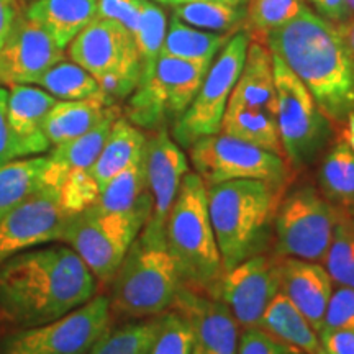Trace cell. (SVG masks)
I'll return each instance as SVG.
<instances>
[{
    "label": "cell",
    "instance_id": "cell-1",
    "mask_svg": "<svg viewBox=\"0 0 354 354\" xmlns=\"http://www.w3.org/2000/svg\"><path fill=\"white\" fill-rule=\"evenodd\" d=\"M95 290L97 279L71 246L26 250L0 264V310L25 328L64 317Z\"/></svg>",
    "mask_w": 354,
    "mask_h": 354
},
{
    "label": "cell",
    "instance_id": "cell-2",
    "mask_svg": "<svg viewBox=\"0 0 354 354\" xmlns=\"http://www.w3.org/2000/svg\"><path fill=\"white\" fill-rule=\"evenodd\" d=\"M264 41L305 84L326 118L344 120L354 112V57L338 26L305 6Z\"/></svg>",
    "mask_w": 354,
    "mask_h": 354
},
{
    "label": "cell",
    "instance_id": "cell-3",
    "mask_svg": "<svg viewBox=\"0 0 354 354\" xmlns=\"http://www.w3.org/2000/svg\"><path fill=\"white\" fill-rule=\"evenodd\" d=\"M287 185L238 179L207 187L210 221L223 271L263 253Z\"/></svg>",
    "mask_w": 354,
    "mask_h": 354
},
{
    "label": "cell",
    "instance_id": "cell-4",
    "mask_svg": "<svg viewBox=\"0 0 354 354\" xmlns=\"http://www.w3.org/2000/svg\"><path fill=\"white\" fill-rule=\"evenodd\" d=\"M166 246L183 287L210 297L223 266L210 221L207 185L196 172H187L180 183L166 221Z\"/></svg>",
    "mask_w": 354,
    "mask_h": 354
},
{
    "label": "cell",
    "instance_id": "cell-5",
    "mask_svg": "<svg viewBox=\"0 0 354 354\" xmlns=\"http://www.w3.org/2000/svg\"><path fill=\"white\" fill-rule=\"evenodd\" d=\"M180 286L166 240L138 234L112 279L110 310L128 318L159 317L174 307Z\"/></svg>",
    "mask_w": 354,
    "mask_h": 354
},
{
    "label": "cell",
    "instance_id": "cell-6",
    "mask_svg": "<svg viewBox=\"0 0 354 354\" xmlns=\"http://www.w3.org/2000/svg\"><path fill=\"white\" fill-rule=\"evenodd\" d=\"M68 53L73 63L95 77L109 105H117L138 87V48L130 30L118 21L95 17L69 43Z\"/></svg>",
    "mask_w": 354,
    "mask_h": 354
},
{
    "label": "cell",
    "instance_id": "cell-7",
    "mask_svg": "<svg viewBox=\"0 0 354 354\" xmlns=\"http://www.w3.org/2000/svg\"><path fill=\"white\" fill-rule=\"evenodd\" d=\"M338 215L339 207L308 184L284 194L274 220L276 254L322 264Z\"/></svg>",
    "mask_w": 354,
    "mask_h": 354
},
{
    "label": "cell",
    "instance_id": "cell-8",
    "mask_svg": "<svg viewBox=\"0 0 354 354\" xmlns=\"http://www.w3.org/2000/svg\"><path fill=\"white\" fill-rule=\"evenodd\" d=\"M146 223L148 218L141 215L115 214L92 205L69 216L61 241L76 251L97 281L112 282Z\"/></svg>",
    "mask_w": 354,
    "mask_h": 354
},
{
    "label": "cell",
    "instance_id": "cell-9",
    "mask_svg": "<svg viewBox=\"0 0 354 354\" xmlns=\"http://www.w3.org/2000/svg\"><path fill=\"white\" fill-rule=\"evenodd\" d=\"M210 66L159 56L153 76L140 84L128 100L127 120L153 131L177 122L192 104Z\"/></svg>",
    "mask_w": 354,
    "mask_h": 354
},
{
    "label": "cell",
    "instance_id": "cell-10",
    "mask_svg": "<svg viewBox=\"0 0 354 354\" xmlns=\"http://www.w3.org/2000/svg\"><path fill=\"white\" fill-rule=\"evenodd\" d=\"M272 69L279 138L287 162L302 167L315 159L328 140V118L318 109L305 84L277 55H272Z\"/></svg>",
    "mask_w": 354,
    "mask_h": 354
},
{
    "label": "cell",
    "instance_id": "cell-11",
    "mask_svg": "<svg viewBox=\"0 0 354 354\" xmlns=\"http://www.w3.org/2000/svg\"><path fill=\"white\" fill-rule=\"evenodd\" d=\"M248 46V33L236 32L216 55L192 104L172 125V136L180 148H190L203 136L220 133L230 95L245 64Z\"/></svg>",
    "mask_w": 354,
    "mask_h": 354
},
{
    "label": "cell",
    "instance_id": "cell-12",
    "mask_svg": "<svg viewBox=\"0 0 354 354\" xmlns=\"http://www.w3.org/2000/svg\"><path fill=\"white\" fill-rule=\"evenodd\" d=\"M189 158L207 187L238 179L290 183L286 158L221 131L197 140L189 148Z\"/></svg>",
    "mask_w": 354,
    "mask_h": 354
},
{
    "label": "cell",
    "instance_id": "cell-13",
    "mask_svg": "<svg viewBox=\"0 0 354 354\" xmlns=\"http://www.w3.org/2000/svg\"><path fill=\"white\" fill-rule=\"evenodd\" d=\"M110 299L94 295L64 317L8 336L0 354H87L110 328Z\"/></svg>",
    "mask_w": 354,
    "mask_h": 354
},
{
    "label": "cell",
    "instance_id": "cell-14",
    "mask_svg": "<svg viewBox=\"0 0 354 354\" xmlns=\"http://www.w3.org/2000/svg\"><path fill=\"white\" fill-rule=\"evenodd\" d=\"M281 292V256L254 254L223 271L210 297L230 310L240 328H261L272 299Z\"/></svg>",
    "mask_w": 354,
    "mask_h": 354
},
{
    "label": "cell",
    "instance_id": "cell-15",
    "mask_svg": "<svg viewBox=\"0 0 354 354\" xmlns=\"http://www.w3.org/2000/svg\"><path fill=\"white\" fill-rule=\"evenodd\" d=\"M69 216L59 190L44 185L0 221V264L30 248L61 241Z\"/></svg>",
    "mask_w": 354,
    "mask_h": 354
},
{
    "label": "cell",
    "instance_id": "cell-16",
    "mask_svg": "<svg viewBox=\"0 0 354 354\" xmlns=\"http://www.w3.org/2000/svg\"><path fill=\"white\" fill-rule=\"evenodd\" d=\"M145 167L148 177L153 210L148 223L141 230L146 240H166V221L184 176L189 172V161L180 146L171 138L166 127L158 128L145 145Z\"/></svg>",
    "mask_w": 354,
    "mask_h": 354
},
{
    "label": "cell",
    "instance_id": "cell-17",
    "mask_svg": "<svg viewBox=\"0 0 354 354\" xmlns=\"http://www.w3.org/2000/svg\"><path fill=\"white\" fill-rule=\"evenodd\" d=\"M64 59V50L41 26L19 13L10 33L0 48V82L33 84Z\"/></svg>",
    "mask_w": 354,
    "mask_h": 354
},
{
    "label": "cell",
    "instance_id": "cell-18",
    "mask_svg": "<svg viewBox=\"0 0 354 354\" xmlns=\"http://www.w3.org/2000/svg\"><path fill=\"white\" fill-rule=\"evenodd\" d=\"M172 308L177 310L190 326V354H238L240 326L230 310L218 300L180 286Z\"/></svg>",
    "mask_w": 354,
    "mask_h": 354
},
{
    "label": "cell",
    "instance_id": "cell-19",
    "mask_svg": "<svg viewBox=\"0 0 354 354\" xmlns=\"http://www.w3.org/2000/svg\"><path fill=\"white\" fill-rule=\"evenodd\" d=\"M335 284L325 266L297 258H281V292L317 333L323 328Z\"/></svg>",
    "mask_w": 354,
    "mask_h": 354
},
{
    "label": "cell",
    "instance_id": "cell-20",
    "mask_svg": "<svg viewBox=\"0 0 354 354\" xmlns=\"http://www.w3.org/2000/svg\"><path fill=\"white\" fill-rule=\"evenodd\" d=\"M56 97L38 87L15 84L8 91L7 118L15 136L20 158L38 156L50 149V141L43 131V123Z\"/></svg>",
    "mask_w": 354,
    "mask_h": 354
},
{
    "label": "cell",
    "instance_id": "cell-21",
    "mask_svg": "<svg viewBox=\"0 0 354 354\" xmlns=\"http://www.w3.org/2000/svg\"><path fill=\"white\" fill-rule=\"evenodd\" d=\"M230 105H240L264 110L276 117L277 99L274 87L272 53L264 43L251 41L246 51V59L241 74L234 84Z\"/></svg>",
    "mask_w": 354,
    "mask_h": 354
},
{
    "label": "cell",
    "instance_id": "cell-22",
    "mask_svg": "<svg viewBox=\"0 0 354 354\" xmlns=\"http://www.w3.org/2000/svg\"><path fill=\"white\" fill-rule=\"evenodd\" d=\"M97 7L99 0H35L25 15L64 50L95 19Z\"/></svg>",
    "mask_w": 354,
    "mask_h": 354
},
{
    "label": "cell",
    "instance_id": "cell-23",
    "mask_svg": "<svg viewBox=\"0 0 354 354\" xmlns=\"http://www.w3.org/2000/svg\"><path fill=\"white\" fill-rule=\"evenodd\" d=\"M145 145L146 136L138 127L122 117L115 120L99 158L94 166L88 169L99 184L100 190L112 177L143 159Z\"/></svg>",
    "mask_w": 354,
    "mask_h": 354
},
{
    "label": "cell",
    "instance_id": "cell-24",
    "mask_svg": "<svg viewBox=\"0 0 354 354\" xmlns=\"http://www.w3.org/2000/svg\"><path fill=\"white\" fill-rule=\"evenodd\" d=\"M94 205L105 212L136 214L149 220L153 210V198L149 194L148 177H146L145 156L141 161L112 177L102 187L100 196Z\"/></svg>",
    "mask_w": 354,
    "mask_h": 354
},
{
    "label": "cell",
    "instance_id": "cell-25",
    "mask_svg": "<svg viewBox=\"0 0 354 354\" xmlns=\"http://www.w3.org/2000/svg\"><path fill=\"white\" fill-rule=\"evenodd\" d=\"M112 105L100 99L56 102L43 123V131L50 145L57 146L77 138L92 130L109 112Z\"/></svg>",
    "mask_w": 354,
    "mask_h": 354
},
{
    "label": "cell",
    "instance_id": "cell-26",
    "mask_svg": "<svg viewBox=\"0 0 354 354\" xmlns=\"http://www.w3.org/2000/svg\"><path fill=\"white\" fill-rule=\"evenodd\" d=\"M261 328L304 354H328L317 331L282 292H279L269 304Z\"/></svg>",
    "mask_w": 354,
    "mask_h": 354
},
{
    "label": "cell",
    "instance_id": "cell-27",
    "mask_svg": "<svg viewBox=\"0 0 354 354\" xmlns=\"http://www.w3.org/2000/svg\"><path fill=\"white\" fill-rule=\"evenodd\" d=\"M50 165L48 156L13 159L0 167V221L44 187V172Z\"/></svg>",
    "mask_w": 354,
    "mask_h": 354
},
{
    "label": "cell",
    "instance_id": "cell-28",
    "mask_svg": "<svg viewBox=\"0 0 354 354\" xmlns=\"http://www.w3.org/2000/svg\"><path fill=\"white\" fill-rule=\"evenodd\" d=\"M230 37L232 35L228 33H214L197 30L194 26L185 25L184 21H180L177 17L172 15L169 26L166 30L161 56L212 64L221 48L227 44Z\"/></svg>",
    "mask_w": 354,
    "mask_h": 354
},
{
    "label": "cell",
    "instance_id": "cell-29",
    "mask_svg": "<svg viewBox=\"0 0 354 354\" xmlns=\"http://www.w3.org/2000/svg\"><path fill=\"white\" fill-rule=\"evenodd\" d=\"M220 131L286 158L279 138L276 117L264 110L228 104Z\"/></svg>",
    "mask_w": 354,
    "mask_h": 354
},
{
    "label": "cell",
    "instance_id": "cell-30",
    "mask_svg": "<svg viewBox=\"0 0 354 354\" xmlns=\"http://www.w3.org/2000/svg\"><path fill=\"white\" fill-rule=\"evenodd\" d=\"M322 194L339 209L354 212V151L344 140L338 141L323 158L320 172Z\"/></svg>",
    "mask_w": 354,
    "mask_h": 354
},
{
    "label": "cell",
    "instance_id": "cell-31",
    "mask_svg": "<svg viewBox=\"0 0 354 354\" xmlns=\"http://www.w3.org/2000/svg\"><path fill=\"white\" fill-rule=\"evenodd\" d=\"M120 117V109L112 105L97 125L77 138L66 141L53 148L50 158L53 162L64 167L66 171L74 169H91L99 158V154L107 141L113 123Z\"/></svg>",
    "mask_w": 354,
    "mask_h": 354
},
{
    "label": "cell",
    "instance_id": "cell-32",
    "mask_svg": "<svg viewBox=\"0 0 354 354\" xmlns=\"http://www.w3.org/2000/svg\"><path fill=\"white\" fill-rule=\"evenodd\" d=\"M39 86H41L48 94H51L56 99L63 100H82V99H100L104 100L102 95L99 82L91 73L76 63H69V61H59L53 68H50L41 77L38 79ZM107 104V102H105ZM109 105V104H107Z\"/></svg>",
    "mask_w": 354,
    "mask_h": 354
},
{
    "label": "cell",
    "instance_id": "cell-33",
    "mask_svg": "<svg viewBox=\"0 0 354 354\" xmlns=\"http://www.w3.org/2000/svg\"><path fill=\"white\" fill-rule=\"evenodd\" d=\"M172 15L177 17L185 25L197 30H209L214 33H236L246 17L245 7L228 6L223 2H190L174 7Z\"/></svg>",
    "mask_w": 354,
    "mask_h": 354
},
{
    "label": "cell",
    "instance_id": "cell-34",
    "mask_svg": "<svg viewBox=\"0 0 354 354\" xmlns=\"http://www.w3.org/2000/svg\"><path fill=\"white\" fill-rule=\"evenodd\" d=\"M161 326V315L107 330L87 354H148Z\"/></svg>",
    "mask_w": 354,
    "mask_h": 354
},
{
    "label": "cell",
    "instance_id": "cell-35",
    "mask_svg": "<svg viewBox=\"0 0 354 354\" xmlns=\"http://www.w3.org/2000/svg\"><path fill=\"white\" fill-rule=\"evenodd\" d=\"M326 272L336 286L354 289V214L353 210L339 209L335 225L333 240L330 243L325 259Z\"/></svg>",
    "mask_w": 354,
    "mask_h": 354
},
{
    "label": "cell",
    "instance_id": "cell-36",
    "mask_svg": "<svg viewBox=\"0 0 354 354\" xmlns=\"http://www.w3.org/2000/svg\"><path fill=\"white\" fill-rule=\"evenodd\" d=\"M166 30L167 25L165 12L156 3L145 0L138 28L133 33L136 48H138L141 64V76L138 86L153 76L159 56H161V48L162 43H165Z\"/></svg>",
    "mask_w": 354,
    "mask_h": 354
},
{
    "label": "cell",
    "instance_id": "cell-37",
    "mask_svg": "<svg viewBox=\"0 0 354 354\" xmlns=\"http://www.w3.org/2000/svg\"><path fill=\"white\" fill-rule=\"evenodd\" d=\"M305 7L304 0H250L248 20L259 37L294 20Z\"/></svg>",
    "mask_w": 354,
    "mask_h": 354
},
{
    "label": "cell",
    "instance_id": "cell-38",
    "mask_svg": "<svg viewBox=\"0 0 354 354\" xmlns=\"http://www.w3.org/2000/svg\"><path fill=\"white\" fill-rule=\"evenodd\" d=\"M100 187L88 169H74L66 176L59 190L61 205L69 215L81 214L97 202Z\"/></svg>",
    "mask_w": 354,
    "mask_h": 354
},
{
    "label": "cell",
    "instance_id": "cell-39",
    "mask_svg": "<svg viewBox=\"0 0 354 354\" xmlns=\"http://www.w3.org/2000/svg\"><path fill=\"white\" fill-rule=\"evenodd\" d=\"M192 336L190 326L177 310L161 315V326L148 354H190Z\"/></svg>",
    "mask_w": 354,
    "mask_h": 354
},
{
    "label": "cell",
    "instance_id": "cell-40",
    "mask_svg": "<svg viewBox=\"0 0 354 354\" xmlns=\"http://www.w3.org/2000/svg\"><path fill=\"white\" fill-rule=\"evenodd\" d=\"M338 328L354 330V289L351 287L336 286L326 307L322 330Z\"/></svg>",
    "mask_w": 354,
    "mask_h": 354
},
{
    "label": "cell",
    "instance_id": "cell-41",
    "mask_svg": "<svg viewBox=\"0 0 354 354\" xmlns=\"http://www.w3.org/2000/svg\"><path fill=\"white\" fill-rule=\"evenodd\" d=\"M238 354H304L263 328H245L240 333Z\"/></svg>",
    "mask_w": 354,
    "mask_h": 354
},
{
    "label": "cell",
    "instance_id": "cell-42",
    "mask_svg": "<svg viewBox=\"0 0 354 354\" xmlns=\"http://www.w3.org/2000/svg\"><path fill=\"white\" fill-rule=\"evenodd\" d=\"M143 3L145 0H99L97 17L118 21L133 35L138 28Z\"/></svg>",
    "mask_w": 354,
    "mask_h": 354
},
{
    "label": "cell",
    "instance_id": "cell-43",
    "mask_svg": "<svg viewBox=\"0 0 354 354\" xmlns=\"http://www.w3.org/2000/svg\"><path fill=\"white\" fill-rule=\"evenodd\" d=\"M7 100L8 91L0 87V167L7 162L19 159V146H17L15 136H13L12 128L8 125L7 118Z\"/></svg>",
    "mask_w": 354,
    "mask_h": 354
},
{
    "label": "cell",
    "instance_id": "cell-44",
    "mask_svg": "<svg viewBox=\"0 0 354 354\" xmlns=\"http://www.w3.org/2000/svg\"><path fill=\"white\" fill-rule=\"evenodd\" d=\"M318 338L328 354H354V330H322Z\"/></svg>",
    "mask_w": 354,
    "mask_h": 354
},
{
    "label": "cell",
    "instance_id": "cell-45",
    "mask_svg": "<svg viewBox=\"0 0 354 354\" xmlns=\"http://www.w3.org/2000/svg\"><path fill=\"white\" fill-rule=\"evenodd\" d=\"M312 3L325 20L331 24H342L348 19V10L344 0H312Z\"/></svg>",
    "mask_w": 354,
    "mask_h": 354
},
{
    "label": "cell",
    "instance_id": "cell-46",
    "mask_svg": "<svg viewBox=\"0 0 354 354\" xmlns=\"http://www.w3.org/2000/svg\"><path fill=\"white\" fill-rule=\"evenodd\" d=\"M17 0H0V48L10 33L13 21L19 17Z\"/></svg>",
    "mask_w": 354,
    "mask_h": 354
},
{
    "label": "cell",
    "instance_id": "cell-47",
    "mask_svg": "<svg viewBox=\"0 0 354 354\" xmlns=\"http://www.w3.org/2000/svg\"><path fill=\"white\" fill-rule=\"evenodd\" d=\"M154 2L162 3V6L177 7V6H183V3H190V2H203V0H154ZM212 2H223V3H228V6L245 7L248 0H212Z\"/></svg>",
    "mask_w": 354,
    "mask_h": 354
},
{
    "label": "cell",
    "instance_id": "cell-48",
    "mask_svg": "<svg viewBox=\"0 0 354 354\" xmlns=\"http://www.w3.org/2000/svg\"><path fill=\"white\" fill-rule=\"evenodd\" d=\"M339 32H342L344 41H346L349 51H351V55L354 57V17L349 19V21H346V25H342L338 26Z\"/></svg>",
    "mask_w": 354,
    "mask_h": 354
},
{
    "label": "cell",
    "instance_id": "cell-49",
    "mask_svg": "<svg viewBox=\"0 0 354 354\" xmlns=\"http://www.w3.org/2000/svg\"><path fill=\"white\" fill-rule=\"evenodd\" d=\"M344 141H346L349 148L354 151V112L348 115V127L346 133H344Z\"/></svg>",
    "mask_w": 354,
    "mask_h": 354
},
{
    "label": "cell",
    "instance_id": "cell-50",
    "mask_svg": "<svg viewBox=\"0 0 354 354\" xmlns=\"http://www.w3.org/2000/svg\"><path fill=\"white\" fill-rule=\"evenodd\" d=\"M344 3H346L348 17H349V15L354 17V0H344Z\"/></svg>",
    "mask_w": 354,
    "mask_h": 354
}]
</instances>
